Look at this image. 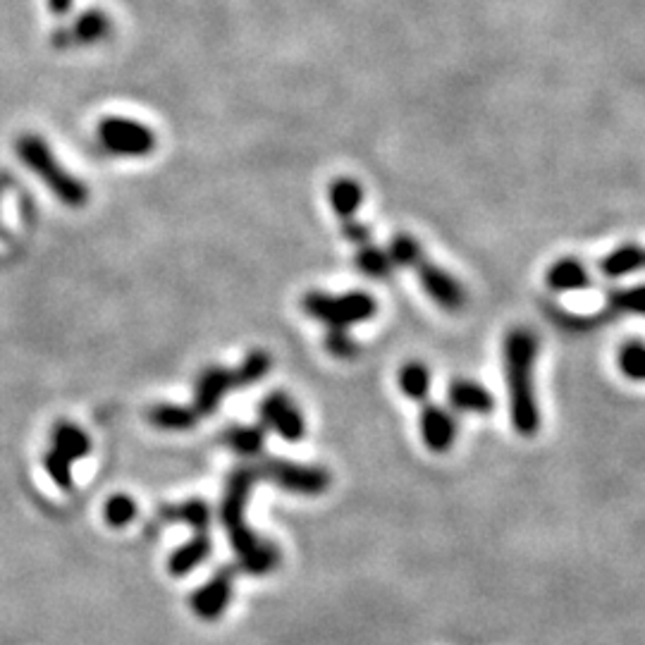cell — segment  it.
Masks as SVG:
<instances>
[{"label": "cell", "instance_id": "obj_1", "mask_svg": "<svg viewBox=\"0 0 645 645\" xmlns=\"http://www.w3.org/2000/svg\"><path fill=\"white\" fill-rule=\"evenodd\" d=\"M538 349V335L526 325H514L502 340V373H505L509 421L521 438H533L540 430L536 395Z\"/></svg>", "mask_w": 645, "mask_h": 645}, {"label": "cell", "instance_id": "obj_2", "mask_svg": "<svg viewBox=\"0 0 645 645\" xmlns=\"http://www.w3.org/2000/svg\"><path fill=\"white\" fill-rule=\"evenodd\" d=\"M256 483H261V478H258L254 459L230 473L225 485L223 505H220V521H223L227 536H230V543L237 552L242 569L254 576H266L280 564V550L273 543H268V540L258 538L247 526V519H244L249 495Z\"/></svg>", "mask_w": 645, "mask_h": 645}, {"label": "cell", "instance_id": "obj_3", "mask_svg": "<svg viewBox=\"0 0 645 645\" xmlns=\"http://www.w3.org/2000/svg\"><path fill=\"white\" fill-rule=\"evenodd\" d=\"M15 151L24 168L32 170L34 175L51 189L55 199L75 208L84 206L86 201H89V189L84 187V182L77 180L70 170H65L63 165H60L51 144L39 137V134L24 132L22 137H17L15 141Z\"/></svg>", "mask_w": 645, "mask_h": 645}, {"label": "cell", "instance_id": "obj_4", "mask_svg": "<svg viewBox=\"0 0 645 645\" xmlns=\"http://www.w3.org/2000/svg\"><path fill=\"white\" fill-rule=\"evenodd\" d=\"M270 366H273V359H270L268 352H261V349L251 352L235 371H227V368L220 366H208L199 376V383H196L194 414L199 416V419L201 416H211L213 411L220 407V402H223L227 392L258 383V380L268 376Z\"/></svg>", "mask_w": 645, "mask_h": 645}, {"label": "cell", "instance_id": "obj_5", "mask_svg": "<svg viewBox=\"0 0 645 645\" xmlns=\"http://www.w3.org/2000/svg\"><path fill=\"white\" fill-rule=\"evenodd\" d=\"M301 309L328 330H349L354 325L371 321L378 313V301L368 292L328 294L313 290L304 294Z\"/></svg>", "mask_w": 645, "mask_h": 645}, {"label": "cell", "instance_id": "obj_6", "mask_svg": "<svg viewBox=\"0 0 645 645\" xmlns=\"http://www.w3.org/2000/svg\"><path fill=\"white\" fill-rule=\"evenodd\" d=\"M163 516L194 528V538L170 557L172 576H187L211 555V509L204 500H187L177 507H165Z\"/></svg>", "mask_w": 645, "mask_h": 645}, {"label": "cell", "instance_id": "obj_7", "mask_svg": "<svg viewBox=\"0 0 645 645\" xmlns=\"http://www.w3.org/2000/svg\"><path fill=\"white\" fill-rule=\"evenodd\" d=\"M96 141L101 151L113 158H146L156 151V132L144 122L108 115L96 125Z\"/></svg>", "mask_w": 645, "mask_h": 645}, {"label": "cell", "instance_id": "obj_8", "mask_svg": "<svg viewBox=\"0 0 645 645\" xmlns=\"http://www.w3.org/2000/svg\"><path fill=\"white\" fill-rule=\"evenodd\" d=\"M258 478L268 481L278 488L287 490V493L297 495H321L330 488V473L323 466H309V464H294L287 459H254Z\"/></svg>", "mask_w": 645, "mask_h": 645}, {"label": "cell", "instance_id": "obj_9", "mask_svg": "<svg viewBox=\"0 0 645 645\" xmlns=\"http://www.w3.org/2000/svg\"><path fill=\"white\" fill-rule=\"evenodd\" d=\"M113 34V17L101 8H89L70 24H63L51 34V46L58 51H75L103 43Z\"/></svg>", "mask_w": 645, "mask_h": 645}, {"label": "cell", "instance_id": "obj_10", "mask_svg": "<svg viewBox=\"0 0 645 645\" xmlns=\"http://www.w3.org/2000/svg\"><path fill=\"white\" fill-rule=\"evenodd\" d=\"M416 278H419V285L423 292L428 294L430 299L438 304V309L445 313H462L466 309V301H469V294H466L464 285L459 282L450 270H445L438 263L423 258L419 266L414 268Z\"/></svg>", "mask_w": 645, "mask_h": 645}, {"label": "cell", "instance_id": "obj_11", "mask_svg": "<svg viewBox=\"0 0 645 645\" xmlns=\"http://www.w3.org/2000/svg\"><path fill=\"white\" fill-rule=\"evenodd\" d=\"M419 433L426 450L435 454L450 452L459 433L457 414L447 407H442V404L423 402L419 414Z\"/></svg>", "mask_w": 645, "mask_h": 645}, {"label": "cell", "instance_id": "obj_12", "mask_svg": "<svg viewBox=\"0 0 645 645\" xmlns=\"http://www.w3.org/2000/svg\"><path fill=\"white\" fill-rule=\"evenodd\" d=\"M263 426L273 428L282 440L299 442L306 435V421L294 399L285 392H270L261 402Z\"/></svg>", "mask_w": 645, "mask_h": 645}, {"label": "cell", "instance_id": "obj_13", "mask_svg": "<svg viewBox=\"0 0 645 645\" xmlns=\"http://www.w3.org/2000/svg\"><path fill=\"white\" fill-rule=\"evenodd\" d=\"M445 407L454 414H493L495 411V395L488 387L471 378H454L447 383L445 390Z\"/></svg>", "mask_w": 645, "mask_h": 645}, {"label": "cell", "instance_id": "obj_14", "mask_svg": "<svg viewBox=\"0 0 645 645\" xmlns=\"http://www.w3.org/2000/svg\"><path fill=\"white\" fill-rule=\"evenodd\" d=\"M235 569L225 567L215 571V576L206 583L204 588L194 593L192 607L194 614L204 622H215V619L223 617L227 602L232 598V586H235Z\"/></svg>", "mask_w": 645, "mask_h": 645}, {"label": "cell", "instance_id": "obj_15", "mask_svg": "<svg viewBox=\"0 0 645 645\" xmlns=\"http://www.w3.org/2000/svg\"><path fill=\"white\" fill-rule=\"evenodd\" d=\"M545 285L555 294H576L591 290L593 275L586 263L576 256H562L545 270Z\"/></svg>", "mask_w": 645, "mask_h": 645}, {"label": "cell", "instance_id": "obj_16", "mask_svg": "<svg viewBox=\"0 0 645 645\" xmlns=\"http://www.w3.org/2000/svg\"><path fill=\"white\" fill-rule=\"evenodd\" d=\"M600 275L605 280H622L629 275L643 273L645 270V247L643 244L626 242L614 247L610 254H605L598 263Z\"/></svg>", "mask_w": 645, "mask_h": 645}, {"label": "cell", "instance_id": "obj_17", "mask_svg": "<svg viewBox=\"0 0 645 645\" xmlns=\"http://www.w3.org/2000/svg\"><path fill=\"white\" fill-rule=\"evenodd\" d=\"M89 452H91L89 435H86L82 428H77L75 423L63 421L53 428V447L51 452H48L51 457L60 459V462L65 464H72Z\"/></svg>", "mask_w": 645, "mask_h": 645}, {"label": "cell", "instance_id": "obj_18", "mask_svg": "<svg viewBox=\"0 0 645 645\" xmlns=\"http://www.w3.org/2000/svg\"><path fill=\"white\" fill-rule=\"evenodd\" d=\"M328 204L340 220H352L364 204V187L352 177H337L328 184Z\"/></svg>", "mask_w": 645, "mask_h": 645}, {"label": "cell", "instance_id": "obj_19", "mask_svg": "<svg viewBox=\"0 0 645 645\" xmlns=\"http://www.w3.org/2000/svg\"><path fill=\"white\" fill-rule=\"evenodd\" d=\"M397 385L404 397L411 399V402L423 404L428 402L430 385H433V373H430V368L419 359L407 361V364L399 368Z\"/></svg>", "mask_w": 645, "mask_h": 645}, {"label": "cell", "instance_id": "obj_20", "mask_svg": "<svg viewBox=\"0 0 645 645\" xmlns=\"http://www.w3.org/2000/svg\"><path fill=\"white\" fill-rule=\"evenodd\" d=\"M223 442L244 459H256L266 447V426H235L225 430Z\"/></svg>", "mask_w": 645, "mask_h": 645}, {"label": "cell", "instance_id": "obj_21", "mask_svg": "<svg viewBox=\"0 0 645 645\" xmlns=\"http://www.w3.org/2000/svg\"><path fill=\"white\" fill-rule=\"evenodd\" d=\"M354 263H356V270L371 280L390 278L392 270H395V263H392L387 249H380L373 242L364 244V247H356Z\"/></svg>", "mask_w": 645, "mask_h": 645}, {"label": "cell", "instance_id": "obj_22", "mask_svg": "<svg viewBox=\"0 0 645 645\" xmlns=\"http://www.w3.org/2000/svg\"><path fill=\"white\" fill-rule=\"evenodd\" d=\"M614 318L617 316H643L645 318V282L631 287H614L607 292V306Z\"/></svg>", "mask_w": 645, "mask_h": 645}, {"label": "cell", "instance_id": "obj_23", "mask_svg": "<svg viewBox=\"0 0 645 645\" xmlns=\"http://www.w3.org/2000/svg\"><path fill=\"white\" fill-rule=\"evenodd\" d=\"M387 254H390L395 268H404V270H414L423 258H426V251H423L419 239L407 235V232H397V235L390 239V244H387Z\"/></svg>", "mask_w": 645, "mask_h": 645}, {"label": "cell", "instance_id": "obj_24", "mask_svg": "<svg viewBox=\"0 0 645 645\" xmlns=\"http://www.w3.org/2000/svg\"><path fill=\"white\" fill-rule=\"evenodd\" d=\"M149 421L163 430H189L196 426L199 416L194 414V409L177 407V404H158L149 409Z\"/></svg>", "mask_w": 645, "mask_h": 645}, {"label": "cell", "instance_id": "obj_25", "mask_svg": "<svg viewBox=\"0 0 645 645\" xmlns=\"http://www.w3.org/2000/svg\"><path fill=\"white\" fill-rule=\"evenodd\" d=\"M617 368L631 383H645V342H624L617 352Z\"/></svg>", "mask_w": 645, "mask_h": 645}, {"label": "cell", "instance_id": "obj_26", "mask_svg": "<svg viewBox=\"0 0 645 645\" xmlns=\"http://www.w3.org/2000/svg\"><path fill=\"white\" fill-rule=\"evenodd\" d=\"M325 349H328L330 356L342 361L354 359V356L361 352L359 342L349 335V330H328V333H325Z\"/></svg>", "mask_w": 645, "mask_h": 645}, {"label": "cell", "instance_id": "obj_27", "mask_svg": "<svg viewBox=\"0 0 645 645\" xmlns=\"http://www.w3.org/2000/svg\"><path fill=\"white\" fill-rule=\"evenodd\" d=\"M103 514H106V521L110 526L122 528V526H127L129 521L134 519V516H137V505H134L132 497L113 495L106 502V509H103Z\"/></svg>", "mask_w": 645, "mask_h": 645}, {"label": "cell", "instance_id": "obj_28", "mask_svg": "<svg viewBox=\"0 0 645 645\" xmlns=\"http://www.w3.org/2000/svg\"><path fill=\"white\" fill-rule=\"evenodd\" d=\"M342 237L347 239L349 244H354V247H364V244L373 242V230L368 225L359 223L356 218L342 220Z\"/></svg>", "mask_w": 645, "mask_h": 645}, {"label": "cell", "instance_id": "obj_29", "mask_svg": "<svg viewBox=\"0 0 645 645\" xmlns=\"http://www.w3.org/2000/svg\"><path fill=\"white\" fill-rule=\"evenodd\" d=\"M46 5L55 17H65L75 8V0H46Z\"/></svg>", "mask_w": 645, "mask_h": 645}]
</instances>
